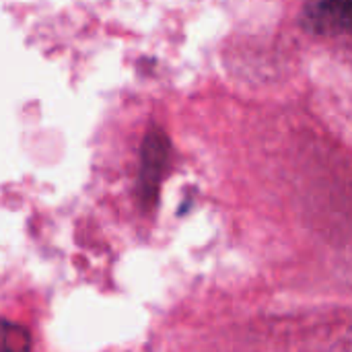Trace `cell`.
<instances>
[{
    "label": "cell",
    "mask_w": 352,
    "mask_h": 352,
    "mask_svg": "<svg viewBox=\"0 0 352 352\" xmlns=\"http://www.w3.org/2000/svg\"><path fill=\"white\" fill-rule=\"evenodd\" d=\"M0 352H33L31 332L16 322L0 318Z\"/></svg>",
    "instance_id": "cell-3"
},
{
    "label": "cell",
    "mask_w": 352,
    "mask_h": 352,
    "mask_svg": "<svg viewBox=\"0 0 352 352\" xmlns=\"http://www.w3.org/2000/svg\"><path fill=\"white\" fill-rule=\"evenodd\" d=\"M305 23L320 33H352V0H314Z\"/></svg>",
    "instance_id": "cell-2"
},
{
    "label": "cell",
    "mask_w": 352,
    "mask_h": 352,
    "mask_svg": "<svg viewBox=\"0 0 352 352\" xmlns=\"http://www.w3.org/2000/svg\"><path fill=\"white\" fill-rule=\"evenodd\" d=\"M169 157L171 142L167 132L161 126H151L140 146V171L136 186V196L144 210H153L159 200L161 182L165 177Z\"/></svg>",
    "instance_id": "cell-1"
}]
</instances>
